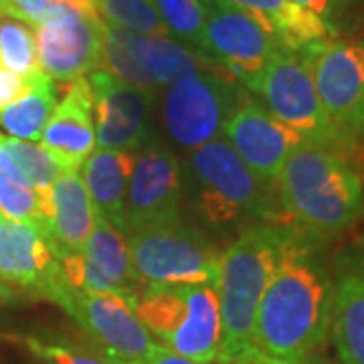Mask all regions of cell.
<instances>
[{
    "mask_svg": "<svg viewBox=\"0 0 364 364\" xmlns=\"http://www.w3.org/2000/svg\"><path fill=\"white\" fill-rule=\"evenodd\" d=\"M314 243L289 229L282 261L257 308L253 348L277 360L314 358L330 338L334 277Z\"/></svg>",
    "mask_w": 364,
    "mask_h": 364,
    "instance_id": "cell-1",
    "label": "cell"
},
{
    "mask_svg": "<svg viewBox=\"0 0 364 364\" xmlns=\"http://www.w3.org/2000/svg\"><path fill=\"white\" fill-rule=\"evenodd\" d=\"M275 193L282 210L279 227L312 241L344 233L364 213V182L356 164L308 140L287 156Z\"/></svg>",
    "mask_w": 364,
    "mask_h": 364,
    "instance_id": "cell-2",
    "label": "cell"
},
{
    "mask_svg": "<svg viewBox=\"0 0 364 364\" xmlns=\"http://www.w3.org/2000/svg\"><path fill=\"white\" fill-rule=\"evenodd\" d=\"M287 233V227L273 223L253 225L221 253L217 272L221 308L219 364L253 346L257 308L282 261Z\"/></svg>",
    "mask_w": 364,
    "mask_h": 364,
    "instance_id": "cell-3",
    "label": "cell"
},
{
    "mask_svg": "<svg viewBox=\"0 0 364 364\" xmlns=\"http://www.w3.org/2000/svg\"><path fill=\"white\" fill-rule=\"evenodd\" d=\"M132 310L166 348L198 364H219L221 308L217 284L142 286Z\"/></svg>",
    "mask_w": 364,
    "mask_h": 364,
    "instance_id": "cell-4",
    "label": "cell"
},
{
    "mask_svg": "<svg viewBox=\"0 0 364 364\" xmlns=\"http://www.w3.org/2000/svg\"><path fill=\"white\" fill-rule=\"evenodd\" d=\"M191 168L200 188V210L215 227L243 217H261L273 225L282 223L275 186L257 181L227 140L215 138L195 148Z\"/></svg>",
    "mask_w": 364,
    "mask_h": 364,
    "instance_id": "cell-5",
    "label": "cell"
},
{
    "mask_svg": "<svg viewBox=\"0 0 364 364\" xmlns=\"http://www.w3.org/2000/svg\"><path fill=\"white\" fill-rule=\"evenodd\" d=\"M249 91L257 93L261 105L304 140L332 148L350 162L360 152V146L330 122L316 93L312 75L298 53L279 49Z\"/></svg>",
    "mask_w": 364,
    "mask_h": 364,
    "instance_id": "cell-6",
    "label": "cell"
},
{
    "mask_svg": "<svg viewBox=\"0 0 364 364\" xmlns=\"http://www.w3.org/2000/svg\"><path fill=\"white\" fill-rule=\"evenodd\" d=\"M134 277L140 286L217 284L221 253L193 227L178 221L126 235Z\"/></svg>",
    "mask_w": 364,
    "mask_h": 364,
    "instance_id": "cell-7",
    "label": "cell"
},
{
    "mask_svg": "<svg viewBox=\"0 0 364 364\" xmlns=\"http://www.w3.org/2000/svg\"><path fill=\"white\" fill-rule=\"evenodd\" d=\"M85 332L105 364H146L162 346L119 296L59 286L51 298Z\"/></svg>",
    "mask_w": 364,
    "mask_h": 364,
    "instance_id": "cell-8",
    "label": "cell"
},
{
    "mask_svg": "<svg viewBox=\"0 0 364 364\" xmlns=\"http://www.w3.org/2000/svg\"><path fill=\"white\" fill-rule=\"evenodd\" d=\"M312 75L320 104L346 138L364 140V37H330L298 53Z\"/></svg>",
    "mask_w": 364,
    "mask_h": 364,
    "instance_id": "cell-9",
    "label": "cell"
},
{
    "mask_svg": "<svg viewBox=\"0 0 364 364\" xmlns=\"http://www.w3.org/2000/svg\"><path fill=\"white\" fill-rule=\"evenodd\" d=\"M279 49L284 47L255 16L213 0L196 57L200 55L203 65L213 73L251 90Z\"/></svg>",
    "mask_w": 364,
    "mask_h": 364,
    "instance_id": "cell-10",
    "label": "cell"
},
{
    "mask_svg": "<svg viewBox=\"0 0 364 364\" xmlns=\"http://www.w3.org/2000/svg\"><path fill=\"white\" fill-rule=\"evenodd\" d=\"M245 95L237 83L219 73H198L172 85L164 102L170 136L186 148H200L223 132Z\"/></svg>",
    "mask_w": 364,
    "mask_h": 364,
    "instance_id": "cell-11",
    "label": "cell"
},
{
    "mask_svg": "<svg viewBox=\"0 0 364 364\" xmlns=\"http://www.w3.org/2000/svg\"><path fill=\"white\" fill-rule=\"evenodd\" d=\"M93 219L83 249L59 257L63 279L75 289L119 296L132 306L142 286L132 273L126 235L100 217Z\"/></svg>",
    "mask_w": 364,
    "mask_h": 364,
    "instance_id": "cell-12",
    "label": "cell"
},
{
    "mask_svg": "<svg viewBox=\"0 0 364 364\" xmlns=\"http://www.w3.org/2000/svg\"><path fill=\"white\" fill-rule=\"evenodd\" d=\"M41 69L59 83H73L102 67L104 21L100 14L73 9L65 16L37 26Z\"/></svg>",
    "mask_w": 364,
    "mask_h": 364,
    "instance_id": "cell-13",
    "label": "cell"
},
{
    "mask_svg": "<svg viewBox=\"0 0 364 364\" xmlns=\"http://www.w3.org/2000/svg\"><path fill=\"white\" fill-rule=\"evenodd\" d=\"M223 136L257 181L267 186H275L287 156L304 142L299 134L275 119L251 97H245L225 122Z\"/></svg>",
    "mask_w": 364,
    "mask_h": 364,
    "instance_id": "cell-14",
    "label": "cell"
},
{
    "mask_svg": "<svg viewBox=\"0 0 364 364\" xmlns=\"http://www.w3.org/2000/svg\"><path fill=\"white\" fill-rule=\"evenodd\" d=\"M93 93L95 142L105 150L134 152L148 138L150 93L117 79L105 69L87 75Z\"/></svg>",
    "mask_w": 364,
    "mask_h": 364,
    "instance_id": "cell-15",
    "label": "cell"
},
{
    "mask_svg": "<svg viewBox=\"0 0 364 364\" xmlns=\"http://www.w3.org/2000/svg\"><path fill=\"white\" fill-rule=\"evenodd\" d=\"M181 168L172 152L148 146L136 156L126 198V229L178 221L181 217Z\"/></svg>",
    "mask_w": 364,
    "mask_h": 364,
    "instance_id": "cell-16",
    "label": "cell"
},
{
    "mask_svg": "<svg viewBox=\"0 0 364 364\" xmlns=\"http://www.w3.org/2000/svg\"><path fill=\"white\" fill-rule=\"evenodd\" d=\"M0 279L51 298L65 284L61 261L39 225L4 221L0 233Z\"/></svg>",
    "mask_w": 364,
    "mask_h": 364,
    "instance_id": "cell-17",
    "label": "cell"
},
{
    "mask_svg": "<svg viewBox=\"0 0 364 364\" xmlns=\"http://www.w3.org/2000/svg\"><path fill=\"white\" fill-rule=\"evenodd\" d=\"M41 215L43 233L57 257L83 249L95 219L87 188L77 170H65L47 193H41Z\"/></svg>",
    "mask_w": 364,
    "mask_h": 364,
    "instance_id": "cell-18",
    "label": "cell"
},
{
    "mask_svg": "<svg viewBox=\"0 0 364 364\" xmlns=\"http://www.w3.org/2000/svg\"><path fill=\"white\" fill-rule=\"evenodd\" d=\"M41 144L51 150L67 170L83 166L95 144L93 93L87 77L69 83L65 97L57 104L41 134Z\"/></svg>",
    "mask_w": 364,
    "mask_h": 364,
    "instance_id": "cell-19",
    "label": "cell"
},
{
    "mask_svg": "<svg viewBox=\"0 0 364 364\" xmlns=\"http://www.w3.org/2000/svg\"><path fill=\"white\" fill-rule=\"evenodd\" d=\"M330 336L342 364H364V257L344 253L336 263Z\"/></svg>",
    "mask_w": 364,
    "mask_h": 364,
    "instance_id": "cell-20",
    "label": "cell"
},
{
    "mask_svg": "<svg viewBox=\"0 0 364 364\" xmlns=\"http://www.w3.org/2000/svg\"><path fill=\"white\" fill-rule=\"evenodd\" d=\"M136 156L132 152H117L93 148L83 162V184L90 195L93 217H100L117 231L126 229V198Z\"/></svg>",
    "mask_w": 364,
    "mask_h": 364,
    "instance_id": "cell-21",
    "label": "cell"
},
{
    "mask_svg": "<svg viewBox=\"0 0 364 364\" xmlns=\"http://www.w3.org/2000/svg\"><path fill=\"white\" fill-rule=\"evenodd\" d=\"M255 16L287 51L299 53L316 41L330 39L328 26L294 0H215Z\"/></svg>",
    "mask_w": 364,
    "mask_h": 364,
    "instance_id": "cell-22",
    "label": "cell"
},
{
    "mask_svg": "<svg viewBox=\"0 0 364 364\" xmlns=\"http://www.w3.org/2000/svg\"><path fill=\"white\" fill-rule=\"evenodd\" d=\"M107 25V23H105ZM112 26V25H109ZM119 43L130 53L132 59L142 67L158 85H176L184 79L195 77L203 69V61L195 53L178 45L176 41L160 35H138L112 26Z\"/></svg>",
    "mask_w": 364,
    "mask_h": 364,
    "instance_id": "cell-23",
    "label": "cell"
},
{
    "mask_svg": "<svg viewBox=\"0 0 364 364\" xmlns=\"http://www.w3.org/2000/svg\"><path fill=\"white\" fill-rule=\"evenodd\" d=\"M25 79V91L0 112V126L11 138L35 142L41 140V134L57 107V90L43 69Z\"/></svg>",
    "mask_w": 364,
    "mask_h": 364,
    "instance_id": "cell-24",
    "label": "cell"
},
{
    "mask_svg": "<svg viewBox=\"0 0 364 364\" xmlns=\"http://www.w3.org/2000/svg\"><path fill=\"white\" fill-rule=\"evenodd\" d=\"M0 213L9 221L35 223L43 229L41 195L26 181L25 174L6 152L2 134H0Z\"/></svg>",
    "mask_w": 364,
    "mask_h": 364,
    "instance_id": "cell-25",
    "label": "cell"
},
{
    "mask_svg": "<svg viewBox=\"0 0 364 364\" xmlns=\"http://www.w3.org/2000/svg\"><path fill=\"white\" fill-rule=\"evenodd\" d=\"M0 65L18 77L41 71L33 28L11 16H0Z\"/></svg>",
    "mask_w": 364,
    "mask_h": 364,
    "instance_id": "cell-26",
    "label": "cell"
},
{
    "mask_svg": "<svg viewBox=\"0 0 364 364\" xmlns=\"http://www.w3.org/2000/svg\"><path fill=\"white\" fill-rule=\"evenodd\" d=\"M95 9L104 23L116 28L138 35L168 37L154 0H95Z\"/></svg>",
    "mask_w": 364,
    "mask_h": 364,
    "instance_id": "cell-27",
    "label": "cell"
},
{
    "mask_svg": "<svg viewBox=\"0 0 364 364\" xmlns=\"http://www.w3.org/2000/svg\"><path fill=\"white\" fill-rule=\"evenodd\" d=\"M4 148L39 195L47 193L53 186V182L67 170L61 164V160L55 156L51 150H47L43 144L4 136Z\"/></svg>",
    "mask_w": 364,
    "mask_h": 364,
    "instance_id": "cell-28",
    "label": "cell"
},
{
    "mask_svg": "<svg viewBox=\"0 0 364 364\" xmlns=\"http://www.w3.org/2000/svg\"><path fill=\"white\" fill-rule=\"evenodd\" d=\"M154 4L170 35L186 41L196 51L213 0H154Z\"/></svg>",
    "mask_w": 364,
    "mask_h": 364,
    "instance_id": "cell-29",
    "label": "cell"
},
{
    "mask_svg": "<svg viewBox=\"0 0 364 364\" xmlns=\"http://www.w3.org/2000/svg\"><path fill=\"white\" fill-rule=\"evenodd\" d=\"M102 69L109 71L112 75L117 79L130 83L138 90L146 91V93H154L158 83L150 77L142 67L138 65L132 55L126 51V47L119 43L116 37L114 28L104 23V45H102Z\"/></svg>",
    "mask_w": 364,
    "mask_h": 364,
    "instance_id": "cell-30",
    "label": "cell"
},
{
    "mask_svg": "<svg viewBox=\"0 0 364 364\" xmlns=\"http://www.w3.org/2000/svg\"><path fill=\"white\" fill-rule=\"evenodd\" d=\"M314 13L330 31L332 37H358L364 31V16L356 0H294Z\"/></svg>",
    "mask_w": 364,
    "mask_h": 364,
    "instance_id": "cell-31",
    "label": "cell"
},
{
    "mask_svg": "<svg viewBox=\"0 0 364 364\" xmlns=\"http://www.w3.org/2000/svg\"><path fill=\"white\" fill-rule=\"evenodd\" d=\"M73 4L61 0H0V14L23 21L26 25L41 26L53 23L67 13H71Z\"/></svg>",
    "mask_w": 364,
    "mask_h": 364,
    "instance_id": "cell-32",
    "label": "cell"
},
{
    "mask_svg": "<svg viewBox=\"0 0 364 364\" xmlns=\"http://www.w3.org/2000/svg\"><path fill=\"white\" fill-rule=\"evenodd\" d=\"M28 348L37 356L49 360L51 364H105L100 356L81 350L71 344H57V342H41V340H26Z\"/></svg>",
    "mask_w": 364,
    "mask_h": 364,
    "instance_id": "cell-33",
    "label": "cell"
},
{
    "mask_svg": "<svg viewBox=\"0 0 364 364\" xmlns=\"http://www.w3.org/2000/svg\"><path fill=\"white\" fill-rule=\"evenodd\" d=\"M25 77H18V75H14L9 69H4V67L0 65V112H2L6 105L13 104L14 100L25 91Z\"/></svg>",
    "mask_w": 364,
    "mask_h": 364,
    "instance_id": "cell-34",
    "label": "cell"
},
{
    "mask_svg": "<svg viewBox=\"0 0 364 364\" xmlns=\"http://www.w3.org/2000/svg\"><path fill=\"white\" fill-rule=\"evenodd\" d=\"M146 364H198L195 360H191V358H186V356H182V354H176L174 350H170L166 346H160L156 352H154V356L148 360Z\"/></svg>",
    "mask_w": 364,
    "mask_h": 364,
    "instance_id": "cell-35",
    "label": "cell"
},
{
    "mask_svg": "<svg viewBox=\"0 0 364 364\" xmlns=\"http://www.w3.org/2000/svg\"><path fill=\"white\" fill-rule=\"evenodd\" d=\"M61 2H67V4H73L85 13H95L97 14V9H95V0H61Z\"/></svg>",
    "mask_w": 364,
    "mask_h": 364,
    "instance_id": "cell-36",
    "label": "cell"
},
{
    "mask_svg": "<svg viewBox=\"0 0 364 364\" xmlns=\"http://www.w3.org/2000/svg\"><path fill=\"white\" fill-rule=\"evenodd\" d=\"M9 296H11V286L0 279V299H6Z\"/></svg>",
    "mask_w": 364,
    "mask_h": 364,
    "instance_id": "cell-37",
    "label": "cell"
},
{
    "mask_svg": "<svg viewBox=\"0 0 364 364\" xmlns=\"http://www.w3.org/2000/svg\"><path fill=\"white\" fill-rule=\"evenodd\" d=\"M289 364H322V358L314 356V358H308V360H298V363H289Z\"/></svg>",
    "mask_w": 364,
    "mask_h": 364,
    "instance_id": "cell-38",
    "label": "cell"
},
{
    "mask_svg": "<svg viewBox=\"0 0 364 364\" xmlns=\"http://www.w3.org/2000/svg\"><path fill=\"white\" fill-rule=\"evenodd\" d=\"M2 227H4V215L0 213V233H2Z\"/></svg>",
    "mask_w": 364,
    "mask_h": 364,
    "instance_id": "cell-39",
    "label": "cell"
},
{
    "mask_svg": "<svg viewBox=\"0 0 364 364\" xmlns=\"http://www.w3.org/2000/svg\"><path fill=\"white\" fill-rule=\"evenodd\" d=\"M358 2V6H360V11H363V16H364V0H356Z\"/></svg>",
    "mask_w": 364,
    "mask_h": 364,
    "instance_id": "cell-40",
    "label": "cell"
},
{
    "mask_svg": "<svg viewBox=\"0 0 364 364\" xmlns=\"http://www.w3.org/2000/svg\"><path fill=\"white\" fill-rule=\"evenodd\" d=\"M322 364H332V363H328V360H324V358H322Z\"/></svg>",
    "mask_w": 364,
    "mask_h": 364,
    "instance_id": "cell-41",
    "label": "cell"
},
{
    "mask_svg": "<svg viewBox=\"0 0 364 364\" xmlns=\"http://www.w3.org/2000/svg\"><path fill=\"white\" fill-rule=\"evenodd\" d=\"M363 150H364V140H363Z\"/></svg>",
    "mask_w": 364,
    "mask_h": 364,
    "instance_id": "cell-42",
    "label": "cell"
},
{
    "mask_svg": "<svg viewBox=\"0 0 364 364\" xmlns=\"http://www.w3.org/2000/svg\"><path fill=\"white\" fill-rule=\"evenodd\" d=\"M0 16H2V14H0Z\"/></svg>",
    "mask_w": 364,
    "mask_h": 364,
    "instance_id": "cell-43",
    "label": "cell"
}]
</instances>
